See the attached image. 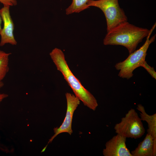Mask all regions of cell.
Masks as SVG:
<instances>
[{"mask_svg": "<svg viewBox=\"0 0 156 156\" xmlns=\"http://www.w3.org/2000/svg\"><path fill=\"white\" fill-rule=\"evenodd\" d=\"M137 109L140 112L141 120L146 121L148 123L147 133L151 135L154 139H156V114L151 115L148 114L141 104L137 105Z\"/></svg>", "mask_w": 156, "mask_h": 156, "instance_id": "30bf717a", "label": "cell"}, {"mask_svg": "<svg viewBox=\"0 0 156 156\" xmlns=\"http://www.w3.org/2000/svg\"><path fill=\"white\" fill-rule=\"evenodd\" d=\"M88 0H72L70 5L66 9V14L69 15L79 13L90 8L87 5Z\"/></svg>", "mask_w": 156, "mask_h": 156, "instance_id": "8fae6325", "label": "cell"}, {"mask_svg": "<svg viewBox=\"0 0 156 156\" xmlns=\"http://www.w3.org/2000/svg\"><path fill=\"white\" fill-rule=\"evenodd\" d=\"M141 67H143L153 78L156 79V72L153 67L149 66L146 60L142 64Z\"/></svg>", "mask_w": 156, "mask_h": 156, "instance_id": "4fadbf2b", "label": "cell"}, {"mask_svg": "<svg viewBox=\"0 0 156 156\" xmlns=\"http://www.w3.org/2000/svg\"><path fill=\"white\" fill-rule=\"evenodd\" d=\"M0 2L3 4L4 6H15L17 4L16 0H0Z\"/></svg>", "mask_w": 156, "mask_h": 156, "instance_id": "5bb4252c", "label": "cell"}, {"mask_svg": "<svg viewBox=\"0 0 156 156\" xmlns=\"http://www.w3.org/2000/svg\"><path fill=\"white\" fill-rule=\"evenodd\" d=\"M126 138L117 134L107 141L103 153L104 156H132L126 146Z\"/></svg>", "mask_w": 156, "mask_h": 156, "instance_id": "ba28073f", "label": "cell"}, {"mask_svg": "<svg viewBox=\"0 0 156 156\" xmlns=\"http://www.w3.org/2000/svg\"><path fill=\"white\" fill-rule=\"evenodd\" d=\"M10 7L4 6L1 9V16L4 24L0 33L1 47L6 44L13 45L17 44L14 35V25L10 14Z\"/></svg>", "mask_w": 156, "mask_h": 156, "instance_id": "52a82bcc", "label": "cell"}, {"mask_svg": "<svg viewBox=\"0 0 156 156\" xmlns=\"http://www.w3.org/2000/svg\"><path fill=\"white\" fill-rule=\"evenodd\" d=\"M65 95L67 104L65 117L61 125L59 127H57L54 129L55 134L49 140L48 144L51 143L57 135L61 133H67L71 135L73 133L72 123L73 116L75 110L80 104V101L75 95L70 93L67 92L66 93Z\"/></svg>", "mask_w": 156, "mask_h": 156, "instance_id": "8992f818", "label": "cell"}, {"mask_svg": "<svg viewBox=\"0 0 156 156\" xmlns=\"http://www.w3.org/2000/svg\"><path fill=\"white\" fill-rule=\"evenodd\" d=\"M2 18L1 16V9H0V33L1 32V31L2 29L1 27V24L2 22Z\"/></svg>", "mask_w": 156, "mask_h": 156, "instance_id": "2e32d148", "label": "cell"}, {"mask_svg": "<svg viewBox=\"0 0 156 156\" xmlns=\"http://www.w3.org/2000/svg\"><path fill=\"white\" fill-rule=\"evenodd\" d=\"M131 153L132 156H155L156 139L147 133L143 140Z\"/></svg>", "mask_w": 156, "mask_h": 156, "instance_id": "9c48e42d", "label": "cell"}, {"mask_svg": "<svg viewBox=\"0 0 156 156\" xmlns=\"http://www.w3.org/2000/svg\"><path fill=\"white\" fill-rule=\"evenodd\" d=\"M11 54V53H7L0 50V82L9 71V57Z\"/></svg>", "mask_w": 156, "mask_h": 156, "instance_id": "7c38bea8", "label": "cell"}, {"mask_svg": "<svg viewBox=\"0 0 156 156\" xmlns=\"http://www.w3.org/2000/svg\"><path fill=\"white\" fill-rule=\"evenodd\" d=\"M49 55L57 69L62 73L75 95L84 105L95 111L98 106L96 100L72 73L65 60L63 52L60 49L55 48L51 51Z\"/></svg>", "mask_w": 156, "mask_h": 156, "instance_id": "7a4b0ae2", "label": "cell"}, {"mask_svg": "<svg viewBox=\"0 0 156 156\" xmlns=\"http://www.w3.org/2000/svg\"><path fill=\"white\" fill-rule=\"evenodd\" d=\"M87 5L100 9L104 13L106 21L107 32L119 24L127 21L123 10L120 6L118 0H88Z\"/></svg>", "mask_w": 156, "mask_h": 156, "instance_id": "277c9868", "label": "cell"}, {"mask_svg": "<svg viewBox=\"0 0 156 156\" xmlns=\"http://www.w3.org/2000/svg\"><path fill=\"white\" fill-rule=\"evenodd\" d=\"M8 95L5 94L0 93V103L5 98L7 97Z\"/></svg>", "mask_w": 156, "mask_h": 156, "instance_id": "9a60e30c", "label": "cell"}, {"mask_svg": "<svg viewBox=\"0 0 156 156\" xmlns=\"http://www.w3.org/2000/svg\"><path fill=\"white\" fill-rule=\"evenodd\" d=\"M156 25L155 23L150 29L146 40L141 47L130 54L124 60L115 64V68L119 70L118 76L120 77L127 79L131 78L133 75V71L138 67H141L142 64L145 61L147 52L149 45L155 41V39L156 34L151 37L150 36Z\"/></svg>", "mask_w": 156, "mask_h": 156, "instance_id": "3957f363", "label": "cell"}, {"mask_svg": "<svg viewBox=\"0 0 156 156\" xmlns=\"http://www.w3.org/2000/svg\"><path fill=\"white\" fill-rule=\"evenodd\" d=\"M142 121L135 110L131 108L121 118V121L115 125V132L126 138H140L145 132Z\"/></svg>", "mask_w": 156, "mask_h": 156, "instance_id": "5b68a950", "label": "cell"}, {"mask_svg": "<svg viewBox=\"0 0 156 156\" xmlns=\"http://www.w3.org/2000/svg\"><path fill=\"white\" fill-rule=\"evenodd\" d=\"M150 30L125 21L107 32L103 41L105 45H120L126 47L129 54L135 50L138 44L146 37Z\"/></svg>", "mask_w": 156, "mask_h": 156, "instance_id": "6da1fadb", "label": "cell"}, {"mask_svg": "<svg viewBox=\"0 0 156 156\" xmlns=\"http://www.w3.org/2000/svg\"><path fill=\"white\" fill-rule=\"evenodd\" d=\"M4 86V83L1 81L0 82V89L1 88Z\"/></svg>", "mask_w": 156, "mask_h": 156, "instance_id": "e0dca14e", "label": "cell"}]
</instances>
